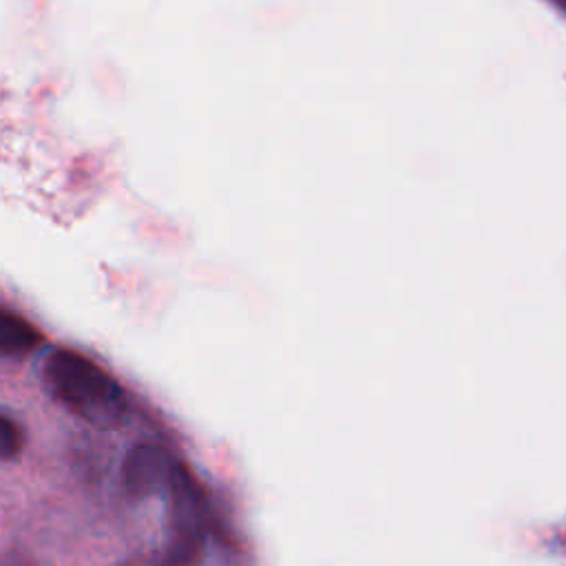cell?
I'll list each match as a JSON object with an SVG mask.
<instances>
[{
	"label": "cell",
	"instance_id": "277c9868",
	"mask_svg": "<svg viewBox=\"0 0 566 566\" xmlns=\"http://www.w3.org/2000/svg\"><path fill=\"white\" fill-rule=\"evenodd\" d=\"M42 345L40 329L24 316L2 310L0 314V352L4 358H24Z\"/></svg>",
	"mask_w": 566,
	"mask_h": 566
},
{
	"label": "cell",
	"instance_id": "7a4b0ae2",
	"mask_svg": "<svg viewBox=\"0 0 566 566\" xmlns=\"http://www.w3.org/2000/svg\"><path fill=\"white\" fill-rule=\"evenodd\" d=\"M170 493V513H172V526L177 533V542L172 546V562H190L195 557V551L201 544V524L206 517V497L199 486V482L192 478V473L175 462L168 484Z\"/></svg>",
	"mask_w": 566,
	"mask_h": 566
},
{
	"label": "cell",
	"instance_id": "3957f363",
	"mask_svg": "<svg viewBox=\"0 0 566 566\" xmlns=\"http://www.w3.org/2000/svg\"><path fill=\"white\" fill-rule=\"evenodd\" d=\"M175 462L170 455L155 444L133 447L122 464V484L126 495L133 500H144L168 484V475Z\"/></svg>",
	"mask_w": 566,
	"mask_h": 566
},
{
	"label": "cell",
	"instance_id": "8992f818",
	"mask_svg": "<svg viewBox=\"0 0 566 566\" xmlns=\"http://www.w3.org/2000/svg\"><path fill=\"white\" fill-rule=\"evenodd\" d=\"M551 4H555L557 9H562V11H566V0H548Z\"/></svg>",
	"mask_w": 566,
	"mask_h": 566
},
{
	"label": "cell",
	"instance_id": "6da1fadb",
	"mask_svg": "<svg viewBox=\"0 0 566 566\" xmlns=\"http://www.w3.org/2000/svg\"><path fill=\"white\" fill-rule=\"evenodd\" d=\"M46 391L71 413L95 427H117L128 418L122 385L88 356L75 349H53L42 365Z\"/></svg>",
	"mask_w": 566,
	"mask_h": 566
},
{
	"label": "cell",
	"instance_id": "5b68a950",
	"mask_svg": "<svg viewBox=\"0 0 566 566\" xmlns=\"http://www.w3.org/2000/svg\"><path fill=\"white\" fill-rule=\"evenodd\" d=\"M0 436H2V458L13 460L22 449H24V429L18 420H13L7 411L2 413L0 420Z\"/></svg>",
	"mask_w": 566,
	"mask_h": 566
}]
</instances>
